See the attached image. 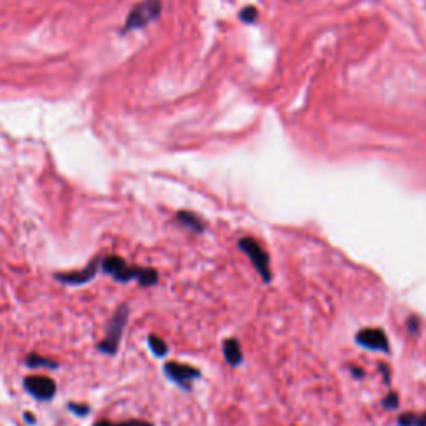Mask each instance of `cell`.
<instances>
[{
  "label": "cell",
  "mask_w": 426,
  "mask_h": 426,
  "mask_svg": "<svg viewBox=\"0 0 426 426\" xmlns=\"http://www.w3.org/2000/svg\"><path fill=\"white\" fill-rule=\"evenodd\" d=\"M162 12V2L160 0H143L132 8L129 19L125 22V32L127 30L142 29L148 25L150 22L158 19Z\"/></svg>",
  "instance_id": "cell-5"
},
{
  "label": "cell",
  "mask_w": 426,
  "mask_h": 426,
  "mask_svg": "<svg viewBox=\"0 0 426 426\" xmlns=\"http://www.w3.org/2000/svg\"><path fill=\"white\" fill-rule=\"evenodd\" d=\"M380 371L381 376H383V383L390 386V380H392V371H390V368L386 367V364H380Z\"/></svg>",
  "instance_id": "cell-19"
},
{
  "label": "cell",
  "mask_w": 426,
  "mask_h": 426,
  "mask_svg": "<svg viewBox=\"0 0 426 426\" xmlns=\"http://www.w3.org/2000/svg\"><path fill=\"white\" fill-rule=\"evenodd\" d=\"M100 262H102V257H95V258H92L85 269L76 270V271H59V274H54V278L62 285H70V287H82V285L90 283L92 280L95 278L97 274H99V270H100Z\"/></svg>",
  "instance_id": "cell-6"
},
{
  "label": "cell",
  "mask_w": 426,
  "mask_h": 426,
  "mask_svg": "<svg viewBox=\"0 0 426 426\" xmlns=\"http://www.w3.org/2000/svg\"><path fill=\"white\" fill-rule=\"evenodd\" d=\"M240 19L243 22H247V24H252L258 19V10L255 7H245L241 8L240 12Z\"/></svg>",
  "instance_id": "cell-18"
},
{
  "label": "cell",
  "mask_w": 426,
  "mask_h": 426,
  "mask_svg": "<svg viewBox=\"0 0 426 426\" xmlns=\"http://www.w3.org/2000/svg\"><path fill=\"white\" fill-rule=\"evenodd\" d=\"M239 250L250 258L253 269L257 270V274L260 275L263 282L271 283V280H274V271H271L270 255L262 247L260 241L252 239V236H243V239L239 240Z\"/></svg>",
  "instance_id": "cell-3"
},
{
  "label": "cell",
  "mask_w": 426,
  "mask_h": 426,
  "mask_svg": "<svg viewBox=\"0 0 426 426\" xmlns=\"http://www.w3.org/2000/svg\"><path fill=\"white\" fill-rule=\"evenodd\" d=\"M94 426H153V423H150V421H145V420H127V421H122V423H113V421H108V420H100V421H97Z\"/></svg>",
  "instance_id": "cell-14"
},
{
  "label": "cell",
  "mask_w": 426,
  "mask_h": 426,
  "mask_svg": "<svg viewBox=\"0 0 426 426\" xmlns=\"http://www.w3.org/2000/svg\"><path fill=\"white\" fill-rule=\"evenodd\" d=\"M175 220L177 223H180L183 228H187V230L193 232V234H204L206 230V223L201 217H199L197 213L188 212V210H180L175 215Z\"/></svg>",
  "instance_id": "cell-10"
},
{
  "label": "cell",
  "mask_w": 426,
  "mask_h": 426,
  "mask_svg": "<svg viewBox=\"0 0 426 426\" xmlns=\"http://www.w3.org/2000/svg\"><path fill=\"white\" fill-rule=\"evenodd\" d=\"M100 270L102 274L112 276L117 283H130L137 282L140 287H155L160 280V275L155 269L148 267H135L129 265L125 258L118 255H107L100 262Z\"/></svg>",
  "instance_id": "cell-1"
},
{
  "label": "cell",
  "mask_w": 426,
  "mask_h": 426,
  "mask_svg": "<svg viewBox=\"0 0 426 426\" xmlns=\"http://www.w3.org/2000/svg\"><path fill=\"white\" fill-rule=\"evenodd\" d=\"M397 423L398 426H426V413H402Z\"/></svg>",
  "instance_id": "cell-12"
},
{
  "label": "cell",
  "mask_w": 426,
  "mask_h": 426,
  "mask_svg": "<svg viewBox=\"0 0 426 426\" xmlns=\"http://www.w3.org/2000/svg\"><path fill=\"white\" fill-rule=\"evenodd\" d=\"M381 406L385 408V410L392 411V410H397V408L399 406V397L397 392H388V395L381 399Z\"/></svg>",
  "instance_id": "cell-16"
},
{
  "label": "cell",
  "mask_w": 426,
  "mask_h": 426,
  "mask_svg": "<svg viewBox=\"0 0 426 426\" xmlns=\"http://www.w3.org/2000/svg\"><path fill=\"white\" fill-rule=\"evenodd\" d=\"M420 330H421V320L418 315H410L406 318V332L410 333V335L416 336L420 335Z\"/></svg>",
  "instance_id": "cell-17"
},
{
  "label": "cell",
  "mask_w": 426,
  "mask_h": 426,
  "mask_svg": "<svg viewBox=\"0 0 426 426\" xmlns=\"http://www.w3.org/2000/svg\"><path fill=\"white\" fill-rule=\"evenodd\" d=\"M222 351H223V358H225V362L230 364L232 368L240 367L241 363H243V351H241L240 341L236 340L235 336L225 338L222 343Z\"/></svg>",
  "instance_id": "cell-9"
},
{
  "label": "cell",
  "mask_w": 426,
  "mask_h": 426,
  "mask_svg": "<svg viewBox=\"0 0 426 426\" xmlns=\"http://www.w3.org/2000/svg\"><path fill=\"white\" fill-rule=\"evenodd\" d=\"M164 375L172 381L173 385L182 388L183 392H192L193 381L200 378L201 371L197 367H192V364L187 363L166 362L164 364Z\"/></svg>",
  "instance_id": "cell-4"
},
{
  "label": "cell",
  "mask_w": 426,
  "mask_h": 426,
  "mask_svg": "<svg viewBox=\"0 0 426 426\" xmlns=\"http://www.w3.org/2000/svg\"><path fill=\"white\" fill-rule=\"evenodd\" d=\"M25 364H27V368H48V370H57V368L60 367V364L54 362V360L41 357V355H37V353L27 355V358H25Z\"/></svg>",
  "instance_id": "cell-11"
},
{
  "label": "cell",
  "mask_w": 426,
  "mask_h": 426,
  "mask_svg": "<svg viewBox=\"0 0 426 426\" xmlns=\"http://www.w3.org/2000/svg\"><path fill=\"white\" fill-rule=\"evenodd\" d=\"M129 318H130V306L127 305V303H120V305L117 306V310L113 311L111 320H108L105 336L102 338V341L97 345V350H99L100 353L108 355V357H115L118 353V348H120V341L125 333Z\"/></svg>",
  "instance_id": "cell-2"
},
{
  "label": "cell",
  "mask_w": 426,
  "mask_h": 426,
  "mask_svg": "<svg viewBox=\"0 0 426 426\" xmlns=\"http://www.w3.org/2000/svg\"><path fill=\"white\" fill-rule=\"evenodd\" d=\"M355 343L364 350L376 351V353H390V340L381 328H362L355 335Z\"/></svg>",
  "instance_id": "cell-8"
},
{
  "label": "cell",
  "mask_w": 426,
  "mask_h": 426,
  "mask_svg": "<svg viewBox=\"0 0 426 426\" xmlns=\"http://www.w3.org/2000/svg\"><path fill=\"white\" fill-rule=\"evenodd\" d=\"M147 343H148V348L152 350V353L155 355L157 358H164V357H166V353H169V345H166L165 340H162L160 336L148 335Z\"/></svg>",
  "instance_id": "cell-13"
},
{
  "label": "cell",
  "mask_w": 426,
  "mask_h": 426,
  "mask_svg": "<svg viewBox=\"0 0 426 426\" xmlns=\"http://www.w3.org/2000/svg\"><path fill=\"white\" fill-rule=\"evenodd\" d=\"M350 371H351V375H353L357 380H362L364 376V371L358 367H350Z\"/></svg>",
  "instance_id": "cell-20"
},
{
  "label": "cell",
  "mask_w": 426,
  "mask_h": 426,
  "mask_svg": "<svg viewBox=\"0 0 426 426\" xmlns=\"http://www.w3.org/2000/svg\"><path fill=\"white\" fill-rule=\"evenodd\" d=\"M24 421L29 425H35V416L32 413H24Z\"/></svg>",
  "instance_id": "cell-21"
},
{
  "label": "cell",
  "mask_w": 426,
  "mask_h": 426,
  "mask_svg": "<svg viewBox=\"0 0 426 426\" xmlns=\"http://www.w3.org/2000/svg\"><path fill=\"white\" fill-rule=\"evenodd\" d=\"M69 411L72 413V415H76L77 418H85V416L90 415L92 408L87 405V403H76V402H70L67 403Z\"/></svg>",
  "instance_id": "cell-15"
},
{
  "label": "cell",
  "mask_w": 426,
  "mask_h": 426,
  "mask_svg": "<svg viewBox=\"0 0 426 426\" xmlns=\"http://www.w3.org/2000/svg\"><path fill=\"white\" fill-rule=\"evenodd\" d=\"M24 390L38 402H50L57 395V383L50 376L32 375L24 378Z\"/></svg>",
  "instance_id": "cell-7"
}]
</instances>
